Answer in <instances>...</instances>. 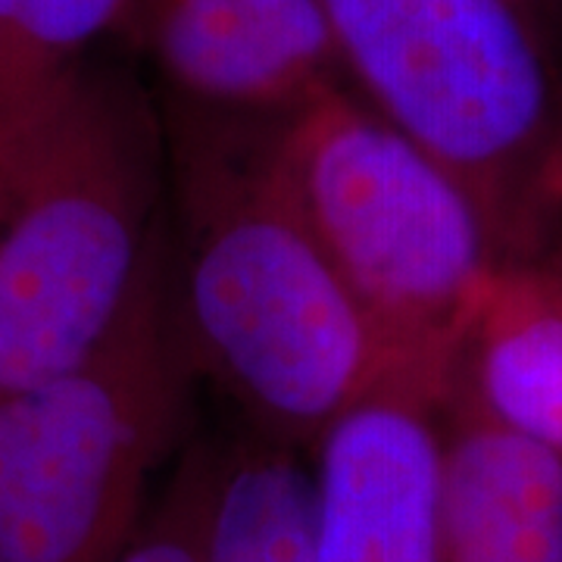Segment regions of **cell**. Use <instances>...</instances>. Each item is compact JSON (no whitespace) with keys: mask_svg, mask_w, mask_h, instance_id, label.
<instances>
[{"mask_svg":"<svg viewBox=\"0 0 562 562\" xmlns=\"http://www.w3.org/2000/svg\"><path fill=\"white\" fill-rule=\"evenodd\" d=\"M443 403L384 384L313 450V562H443Z\"/></svg>","mask_w":562,"mask_h":562,"instance_id":"obj_6","label":"cell"},{"mask_svg":"<svg viewBox=\"0 0 562 562\" xmlns=\"http://www.w3.org/2000/svg\"><path fill=\"white\" fill-rule=\"evenodd\" d=\"M216 462L220 447L188 450L160 501L144 509L132 541L113 562H203Z\"/></svg>","mask_w":562,"mask_h":562,"instance_id":"obj_12","label":"cell"},{"mask_svg":"<svg viewBox=\"0 0 562 562\" xmlns=\"http://www.w3.org/2000/svg\"><path fill=\"white\" fill-rule=\"evenodd\" d=\"M166 160L181 331L198 375L238 403L254 435L310 450L353 403L406 384L288 198L269 116L176 106Z\"/></svg>","mask_w":562,"mask_h":562,"instance_id":"obj_1","label":"cell"},{"mask_svg":"<svg viewBox=\"0 0 562 562\" xmlns=\"http://www.w3.org/2000/svg\"><path fill=\"white\" fill-rule=\"evenodd\" d=\"M128 0H0V206L94 47Z\"/></svg>","mask_w":562,"mask_h":562,"instance_id":"obj_10","label":"cell"},{"mask_svg":"<svg viewBox=\"0 0 562 562\" xmlns=\"http://www.w3.org/2000/svg\"><path fill=\"white\" fill-rule=\"evenodd\" d=\"M120 32L198 113L279 116L341 81L322 0H128Z\"/></svg>","mask_w":562,"mask_h":562,"instance_id":"obj_7","label":"cell"},{"mask_svg":"<svg viewBox=\"0 0 562 562\" xmlns=\"http://www.w3.org/2000/svg\"><path fill=\"white\" fill-rule=\"evenodd\" d=\"M166 128L122 66L85 63L0 206V387L85 360L166 225Z\"/></svg>","mask_w":562,"mask_h":562,"instance_id":"obj_3","label":"cell"},{"mask_svg":"<svg viewBox=\"0 0 562 562\" xmlns=\"http://www.w3.org/2000/svg\"><path fill=\"white\" fill-rule=\"evenodd\" d=\"M516 3H519V7H525V10H528V0H516Z\"/></svg>","mask_w":562,"mask_h":562,"instance_id":"obj_14","label":"cell"},{"mask_svg":"<svg viewBox=\"0 0 562 562\" xmlns=\"http://www.w3.org/2000/svg\"><path fill=\"white\" fill-rule=\"evenodd\" d=\"M443 562H562V453L443 409Z\"/></svg>","mask_w":562,"mask_h":562,"instance_id":"obj_8","label":"cell"},{"mask_svg":"<svg viewBox=\"0 0 562 562\" xmlns=\"http://www.w3.org/2000/svg\"><path fill=\"white\" fill-rule=\"evenodd\" d=\"M553 198H557V210H560V222H562V120H560V140H557V157H553Z\"/></svg>","mask_w":562,"mask_h":562,"instance_id":"obj_13","label":"cell"},{"mask_svg":"<svg viewBox=\"0 0 562 562\" xmlns=\"http://www.w3.org/2000/svg\"><path fill=\"white\" fill-rule=\"evenodd\" d=\"M203 562H313V482L303 450L254 431L220 447Z\"/></svg>","mask_w":562,"mask_h":562,"instance_id":"obj_11","label":"cell"},{"mask_svg":"<svg viewBox=\"0 0 562 562\" xmlns=\"http://www.w3.org/2000/svg\"><path fill=\"white\" fill-rule=\"evenodd\" d=\"M269 154L403 382L447 406L503 262L482 203L341 81L269 116Z\"/></svg>","mask_w":562,"mask_h":562,"instance_id":"obj_2","label":"cell"},{"mask_svg":"<svg viewBox=\"0 0 562 562\" xmlns=\"http://www.w3.org/2000/svg\"><path fill=\"white\" fill-rule=\"evenodd\" d=\"M338 66L482 203L503 260L560 222L562 81L516 0H322Z\"/></svg>","mask_w":562,"mask_h":562,"instance_id":"obj_5","label":"cell"},{"mask_svg":"<svg viewBox=\"0 0 562 562\" xmlns=\"http://www.w3.org/2000/svg\"><path fill=\"white\" fill-rule=\"evenodd\" d=\"M194 382L162 225L106 338L57 375L0 387V562L116 560Z\"/></svg>","mask_w":562,"mask_h":562,"instance_id":"obj_4","label":"cell"},{"mask_svg":"<svg viewBox=\"0 0 562 562\" xmlns=\"http://www.w3.org/2000/svg\"><path fill=\"white\" fill-rule=\"evenodd\" d=\"M450 403L562 453V244L497 266L465 331Z\"/></svg>","mask_w":562,"mask_h":562,"instance_id":"obj_9","label":"cell"}]
</instances>
